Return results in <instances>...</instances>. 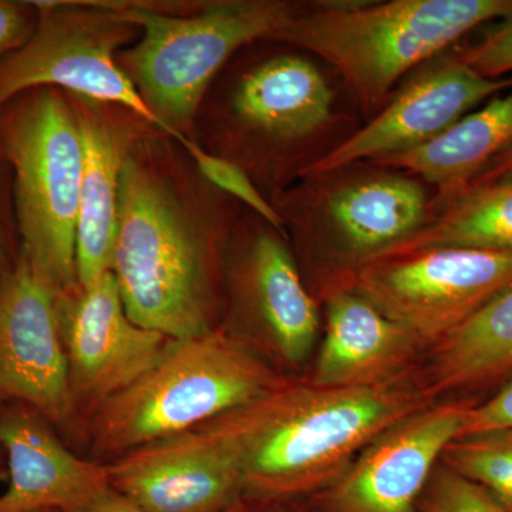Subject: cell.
I'll list each match as a JSON object with an SVG mask.
<instances>
[{"label": "cell", "mask_w": 512, "mask_h": 512, "mask_svg": "<svg viewBox=\"0 0 512 512\" xmlns=\"http://www.w3.org/2000/svg\"><path fill=\"white\" fill-rule=\"evenodd\" d=\"M59 295L23 252L0 275V410L23 404L52 426L70 429L77 414Z\"/></svg>", "instance_id": "11"}, {"label": "cell", "mask_w": 512, "mask_h": 512, "mask_svg": "<svg viewBox=\"0 0 512 512\" xmlns=\"http://www.w3.org/2000/svg\"><path fill=\"white\" fill-rule=\"evenodd\" d=\"M15 170L22 252L59 293L79 288L76 234L83 140L76 109L55 89L20 101L3 126Z\"/></svg>", "instance_id": "8"}, {"label": "cell", "mask_w": 512, "mask_h": 512, "mask_svg": "<svg viewBox=\"0 0 512 512\" xmlns=\"http://www.w3.org/2000/svg\"><path fill=\"white\" fill-rule=\"evenodd\" d=\"M50 512H53V511H50Z\"/></svg>", "instance_id": "34"}, {"label": "cell", "mask_w": 512, "mask_h": 512, "mask_svg": "<svg viewBox=\"0 0 512 512\" xmlns=\"http://www.w3.org/2000/svg\"><path fill=\"white\" fill-rule=\"evenodd\" d=\"M3 254V241H2V231H0V259H2Z\"/></svg>", "instance_id": "32"}, {"label": "cell", "mask_w": 512, "mask_h": 512, "mask_svg": "<svg viewBox=\"0 0 512 512\" xmlns=\"http://www.w3.org/2000/svg\"><path fill=\"white\" fill-rule=\"evenodd\" d=\"M456 53L474 72L488 79L512 76V12L494 22L481 39L471 45L456 46Z\"/></svg>", "instance_id": "26"}, {"label": "cell", "mask_w": 512, "mask_h": 512, "mask_svg": "<svg viewBox=\"0 0 512 512\" xmlns=\"http://www.w3.org/2000/svg\"><path fill=\"white\" fill-rule=\"evenodd\" d=\"M429 350L512 286V252L443 247L376 259L349 279Z\"/></svg>", "instance_id": "10"}, {"label": "cell", "mask_w": 512, "mask_h": 512, "mask_svg": "<svg viewBox=\"0 0 512 512\" xmlns=\"http://www.w3.org/2000/svg\"><path fill=\"white\" fill-rule=\"evenodd\" d=\"M508 427H512V376L487 402L467 407L460 437Z\"/></svg>", "instance_id": "27"}, {"label": "cell", "mask_w": 512, "mask_h": 512, "mask_svg": "<svg viewBox=\"0 0 512 512\" xmlns=\"http://www.w3.org/2000/svg\"><path fill=\"white\" fill-rule=\"evenodd\" d=\"M224 512H309L308 508H301L293 503H282V501L255 500V498L244 497L238 503L229 507Z\"/></svg>", "instance_id": "30"}, {"label": "cell", "mask_w": 512, "mask_h": 512, "mask_svg": "<svg viewBox=\"0 0 512 512\" xmlns=\"http://www.w3.org/2000/svg\"><path fill=\"white\" fill-rule=\"evenodd\" d=\"M440 461L512 512V427L460 437L448 444Z\"/></svg>", "instance_id": "23"}, {"label": "cell", "mask_w": 512, "mask_h": 512, "mask_svg": "<svg viewBox=\"0 0 512 512\" xmlns=\"http://www.w3.org/2000/svg\"><path fill=\"white\" fill-rule=\"evenodd\" d=\"M76 512H147L140 505L131 501L126 495L121 494L116 488L110 487L103 493L93 498L90 503L84 505Z\"/></svg>", "instance_id": "29"}, {"label": "cell", "mask_w": 512, "mask_h": 512, "mask_svg": "<svg viewBox=\"0 0 512 512\" xmlns=\"http://www.w3.org/2000/svg\"><path fill=\"white\" fill-rule=\"evenodd\" d=\"M183 147L197 164L198 173L212 187L244 204L249 211L254 212L256 217L261 218L262 221L274 227L276 231L281 232L288 239L284 222L276 212L274 205L262 194L258 185L249 177L244 168L239 167L234 161L220 156V154L208 153L192 140H188Z\"/></svg>", "instance_id": "24"}, {"label": "cell", "mask_w": 512, "mask_h": 512, "mask_svg": "<svg viewBox=\"0 0 512 512\" xmlns=\"http://www.w3.org/2000/svg\"><path fill=\"white\" fill-rule=\"evenodd\" d=\"M140 30V40L120 56V66L147 106L181 146L202 97L225 63L256 40H271L298 2L222 0L192 16L117 6Z\"/></svg>", "instance_id": "7"}, {"label": "cell", "mask_w": 512, "mask_h": 512, "mask_svg": "<svg viewBox=\"0 0 512 512\" xmlns=\"http://www.w3.org/2000/svg\"><path fill=\"white\" fill-rule=\"evenodd\" d=\"M323 336L309 383L369 387L413 372L426 352L413 333L349 286L319 295Z\"/></svg>", "instance_id": "18"}, {"label": "cell", "mask_w": 512, "mask_h": 512, "mask_svg": "<svg viewBox=\"0 0 512 512\" xmlns=\"http://www.w3.org/2000/svg\"><path fill=\"white\" fill-rule=\"evenodd\" d=\"M511 89L512 76H481L458 57L453 47L407 76L383 109L309 174L416 150Z\"/></svg>", "instance_id": "14"}, {"label": "cell", "mask_w": 512, "mask_h": 512, "mask_svg": "<svg viewBox=\"0 0 512 512\" xmlns=\"http://www.w3.org/2000/svg\"><path fill=\"white\" fill-rule=\"evenodd\" d=\"M468 404H430L393 424L328 488L309 512H420L421 497L448 444L460 437Z\"/></svg>", "instance_id": "13"}, {"label": "cell", "mask_w": 512, "mask_h": 512, "mask_svg": "<svg viewBox=\"0 0 512 512\" xmlns=\"http://www.w3.org/2000/svg\"><path fill=\"white\" fill-rule=\"evenodd\" d=\"M443 247L512 252V173L461 191L439 205L420 231L376 259Z\"/></svg>", "instance_id": "22"}, {"label": "cell", "mask_w": 512, "mask_h": 512, "mask_svg": "<svg viewBox=\"0 0 512 512\" xmlns=\"http://www.w3.org/2000/svg\"><path fill=\"white\" fill-rule=\"evenodd\" d=\"M433 400L413 372L369 387L288 380L200 429L231 457L245 497L293 503L335 483L370 441Z\"/></svg>", "instance_id": "1"}, {"label": "cell", "mask_w": 512, "mask_h": 512, "mask_svg": "<svg viewBox=\"0 0 512 512\" xmlns=\"http://www.w3.org/2000/svg\"><path fill=\"white\" fill-rule=\"evenodd\" d=\"M512 173V151L510 153L505 154V156L498 158L495 163L491 164L487 170L483 171L476 180L473 181L467 188L474 187V185L487 183V181L495 180V178L503 177V175ZM463 190V191H464Z\"/></svg>", "instance_id": "31"}, {"label": "cell", "mask_w": 512, "mask_h": 512, "mask_svg": "<svg viewBox=\"0 0 512 512\" xmlns=\"http://www.w3.org/2000/svg\"><path fill=\"white\" fill-rule=\"evenodd\" d=\"M511 12L512 0L298 2L271 40L329 66L367 121L414 70Z\"/></svg>", "instance_id": "3"}, {"label": "cell", "mask_w": 512, "mask_h": 512, "mask_svg": "<svg viewBox=\"0 0 512 512\" xmlns=\"http://www.w3.org/2000/svg\"><path fill=\"white\" fill-rule=\"evenodd\" d=\"M420 512H507L484 487L437 464L421 497Z\"/></svg>", "instance_id": "25"}, {"label": "cell", "mask_w": 512, "mask_h": 512, "mask_svg": "<svg viewBox=\"0 0 512 512\" xmlns=\"http://www.w3.org/2000/svg\"><path fill=\"white\" fill-rule=\"evenodd\" d=\"M286 382L224 330L174 340L150 372L96 410L94 454L117 458L187 433Z\"/></svg>", "instance_id": "6"}, {"label": "cell", "mask_w": 512, "mask_h": 512, "mask_svg": "<svg viewBox=\"0 0 512 512\" xmlns=\"http://www.w3.org/2000/svg\"><path fill=\"white\" fill-rule=\"evenodd\" d=\"M107 467L111 487L147 512H224L245 497L231 457L200 427L136 448Z\"/></svg>", "instance_id": "16"}, {"label": "cell", "mask_w": 512, "mask_h": 512, "mask_svg": "<svg viewBox=\"0 0 512 512\" xmlns=\"http://www.w3.org/2000/svg\"><path fill=\"white\" fill-rule=\"evenodd\" d=\"M434 200L436 190L419 177L357 161L305 175L271 202L291 234L293 255L313 271L311 292L318 299L420 231Z\"/></svg>", "instance_id": "5"}, {"label": "cell", "mask_w": 512, "mask_h": 512, "mask_svg": "<svg viewBox=\"0 0 512 512\" xmlns=\"http://www.w3.org/2000/svg\"><path fill=\"white\" fill-rule=\"evenodd\" d=\"M0 468H2V467H0Z\"/></svg>", "instance_id": "35"}, {"label": "cell", "mask_w": 512, "mask_h": 512, "mask_svg": "<svg viewBox=\"0 0 512 512\" xmlns=\"http://www.w3.org/2000/svg\"><path fill=\"white\" fill-rule=\"evenodd\" d=\"M235 239L228 286L235 322L284 365L301 367L318 345L322 308L288 239L254 214Z\"/></svg>", "instance_id": "12"}, {"label": "cell", "mask_w": 512, "mask_h": 512, "mask_svg": "<svg viewBox=\"0 0 512 512\" xmlns=\"http://www.w3.org/2000/svg\"><path fill=\"white\" fill-rule=\"evenodd\" d=\"M6 478V470H3V468H0V481L5 480Z\"/></svg>", "instance_id": "33"}, {"label": "cell", "mask_w": 512, "mask_h": 512, "mask_svg": "<svg viewBox=\"0 0 512 512\" xmlns=\"http://www.w3.org/2000/svg\"><path fill=\"white\" fill-rule=\"evenodd\" d=\"M512 376V286L427 350L429 392H471Z\"/></svg>", "instance_id": "21"}, {"label": "cell", "mask_w": 512, "mask_h": 512, "mask_svg": "<svg viewBox=\"0 0 512 512\" xmlns=\"http://www.w3.org/2000/svg\"><path fill=\"white\" fill-rule=\"evenodd\" d=\"M36 28L0 60V109L20 94L64 89L92 103L116 104L170 136L116 60L136 35L117 6L32 3Z\"/></svg>", "instance_id": "9"}, {"label": "cell", "mask_w": 512, "mask_h": 512, "mask_svg": "<svg viewBox=\"0 0 512 512\" xmlns=\"http://www.w3.org/2000/svg\"><path fill=\"white\" fill-rule=\"evenodd\" d=\"M76 113L83 140L76 275L79 288H89L113 266L121 171L131 146L126 130L87 101Z\"/></svg>", "instance_id": "19"}, {"label": "cell", "mask_w": 512, "mask_h": 512, "mask_svg": "<svg viewBox=\"0 0 512 512\" xmlns=\"http://www.w3.org/2000/svg\"><path fill=\"white\" fill-rule=\"evenodd\" d=\"M36 22L37 12L32 3L0 0V59L28 42Z\"/></svg>", "instance_id": "28"}, {"label": "cell", "mask_w": 512, "mask_h": 512, "mask_svg": "<svg viewBox=\"0 0 512 512\" xmlns=\"http://www.w3.org/2000/svg\"><path fill=\"white\" fill-rule=\"evenodd\" d=\"M57 316L76 406L99 409L150 372L174 342L128 318L111 272L89 288L60 293Z\"/></svg>", "instance_id": "15"}, {"label": "cell", "mask_w": 512, "mask_h": 512, "mask_svg": "<svg viewBox=\"0 0 512 512\" xmlns=\"http://www.w3.org/2000/svg\"><path fill=\"white\" fill-rule=\"evenodd\" d=\"M363 123L338 74L292 47L251 64L232 83L222 157L244 168L258 188L268 187L271 201L335 153Z\"/></svg>", "instance_id": "4"}, {"label": "cell", "mask_w": 512, "mask_h": 512, "mask_svg": "<svg viewBox=\"0 0 512 512\" xmlns=\"http://www.w3.org/2000/svg\"><path fill=\"white\" fill-rule=\"evenodd\" d=\"M225 224L221 210L192 208L147 154L130 148L111 266L128 318L173 340L214 330Z\"/></svg>", "instance_id": "2"}, {"label": "cell", "mask_w": 512, "mask_h": 512, "mask_svg": "<svg viewBox=\"0 0 512 512\" xmlns=\"http://www.w3.org/2000/svg\"><path fill=\"white\" fill-rule=\"evenodd\" d=\"M510 151L512 89L468 113L436 140L373 163L406 171L429 184L436 190V210Z\"/></svg>", "instance_id": "20"}, {"label": "cell", "mask_w": 512, "mask_h": 512, "mask_svg": "<svg viewBox=\"0 0 512 512\" xmlns=\"http://www.w3.org/2000/svg\"><path fill=\"white\" fill-rule=\"evenodd\" d=\"M8 487L0 512H76L110 487L109 467L74 456L35 410H0Z\"/></svg>", "instance_id": "17"}]
</instances>
